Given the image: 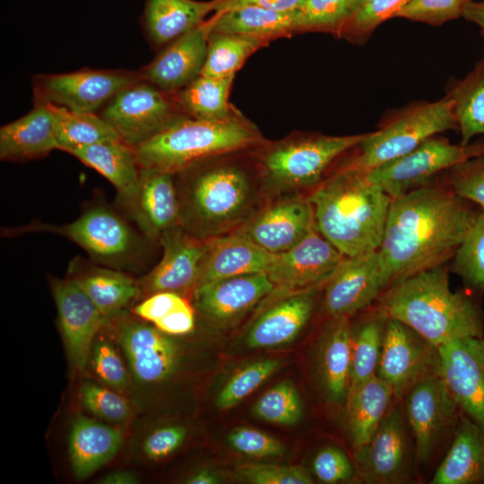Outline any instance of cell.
<instances>
[{
  "label": "cell",
  "mask_w": 484,
  "mask_h": 484,
  "mask_svg": "<svg viewBox=\"0 0 484 484\" xmlns=\"http://www.w3.org/2000/svg\"><path fill=\"white\" fill-rule=\"evenodd\" d=\"M387 320L381 311L365 321L352 336L349 393L376 375Z\"/></svg>",
  "instance_id": "cell-41"
},
{
  "label": "cell",
  "mask_w": 484,
  "mask_h": 484,
  "mask_svg": "<svg viewBox=\"0 0 484 484\" xmlns=\"http://www.w3.org/2000/svg\"><path fill=\"white\" fill-rule=\"evenodd\" d=\"M388 286L378 250L345 257L326 282L324 308L334 319L349 317Z\"/></svg>",
  "instance_id": "cell-17"
},
{
  "label": "cell",
  "mask_w": 484,
  "mask_h": 484,
  "mask_svg": "<svg viewBox=\"0 0 484 484\" xmlns=\"http://www.w3.org/2000/svg\"><path fill=\"white\" fill-rule=\"evenodd\" d=\"M356 460L367 482L398 483L405 480L408 448L399 410H388L369 441L356 450Z\"/></svg>",
  "instance_id": "cell-24"
},
{
  "label": "cell",
  "mask_w": 484,
  "mask_h": 484,
  "mask_svg": "<svg viewBox=\"0 0 484 484\" xmlns=\"http://www.w3.org/2000/svg\"><path fill=\"white\" fill-rule=\"evenodd\" d=\"M462 17L475 23L480 29V32L484 37V1L475 2L468 0Z\"/></svg>",
  "instance_id": "cell-57"
},
{
  "label": "cell",
  "mask_w": 484,
  "mask_h": 484,
  "mask_svg": "<svg viewBox=\"0 0 484 484\" xmlns=\"http://www.w3.org/2000/svg\"><path fill=\"white\" fill-rule=\"evenodd\" d=\"M69 154L107 178L116 188L119 203L136 189L142 167L134 148L121 139L96 143Z\"/></svg>",
  "instance_id": "cell-32"
},
{
  "label": "cell",
  "mask_w": 484,
  "mask_h": 484,
  "mask_svg": "<svg viewBox=\"0 0 484 484\" xmlns=\"http://www.w3.org/2000/svg\"><path fill=\"white\" fill-rule=\"evenodd\" d=\"M123 435L117 428L93 419L78 416L68 440L72 469L77 479H85L110 461L118 452Z\"/></svg>",
  "instance_id": "cell-31"
},
{
  "label": "cell",
  "mask_w": 484,
  "mask_h": 484,
  "mask_svg": "<svg viewBox=\"0 0 484 484\" xmlns=\"http://www.w3.org/2000/svg\"><path fill=\"white\" fill-rule=\"evenodd\" d=\"M69 272L108 319L117 315L140 292L137 281L111 267L96 266L76 258L70 264Z\"/></svg>",
  "instance_id": "cell-30"
},
{
  "label": "cell",
  "mask_w": 484,
  "mask_h": 484,
  "mask_svg": "<svg viewBox=\"0 0 484 484\" xmlns=\"http://www.w3.org/2000/svg\"><path fill=\"white\" fill-rule=\"evenodd\" d=\"M51 286L70 362L82 371L97 333L108 318L72 278L52 279Z\"/></svg>",
  "instance_id": "cell-20"
},
{
  "label": "cell",
  "mask_w": 484,
  "mask_h": 484,
  "mask_svg": "<svg viewBox=\"0 0 484 484\" xmlns=\"http://www.w3.org/2000/svg\"><path fill=\"white\" fill-rule=\"evenodd\" d=\"M207 22L210 32L249 36L269 42L298 34L297 10L285 12L246 5L214 13Z\"/></svg>",
  "instance_id": "cell-33"
},
{
  "label": "cell",
  "mask_w": 484,
  "mask_h": 484,
  "mask_svg": "<svg viewBox=\"0 0 484 484\" xmlns=\"http://www.w3.org/2000/svg\"><path fill=\"white\" fill-rule=\"evenodd\" d=\"M43 105L52 113L58 150L69 153L102 141L120 139L98 113H77L64 107Z\"/></svg>",
  "instance_id": "cell-38"
},
{
  "label": "cell",
  "mask_w": 484,
  "mask_h": 484,
  "mask_svg": "<svg viewBox=\"0 0 484 484\" xmlns=\"http://www.w3.org/2000/svg\"><path fill=\"white\" fill-rule=\"evenodd\" d=\"M186 429L182 426H167L152 431L144 440L143 450L147 458L159 461L175 452L185 441Z\"/></svg>",
  "instance_id": "cell-53"
},
{
  "label": "cell",
  "mask_w": 484,
  "mask_h": 484,
  "mask_svg": "<svg viewBox=\"0 0 484 484\" xmlns=\"http://www.w3.org/2000/svg\"><path fill=\"white\" fill-rule=\"evenodd\" d=\"M437 352V375L461 411L484 428V338L455 339Z\"/></svg>",
  "instance_id": "cell-13"
},
{
  "label": "cell",
  "mask_w": 484,
  "mask_h": 484,
  "mask_svg": "<svg viewBox=\"0 0 484 484\" xmlns=\"http://www.w3.org/2000/svg\"><path fill=\"white\" fill-rule=\"evenodd\" d=\"M236 474L254 484H312L313 479L307 470L294 465L271 463H246L238 466Z\"/></svg>",
  "instance_id": "cell-50"
},
{
  "label": "cell",
  "mask_w": 484,
  "mask_h": 484,
  "mask_svg": "<svg viewBox=\"0 0 484 484\" xmlns=\"http://www.w3.org/2000/svg\"><path fill=\"white\" fill-rule=\"evenodd\" d=\"M314 225L308 197L288 193L260 208L237 231L266 252L279 255L298 244Z\"/></svg>",
  "instance_id": "cell-16"
},
{
  "label": "cell",
  "mask_w": 484,
  "mask_h": 484,
  "mask_svg": "<svg viewBox=\"0 0 484 484\" xmlns=\"http://www.w3.org/2000/svg\"><path fill=\"white\" fill-rule=\"evenodd\" d=\"M409 0H363L341 34L353 44H364L384 22L393 18Z\"/></svg>",
  "instance_id": "cell-45"
},
{
  "label": "cell",
  "mask_w": 484,
  "mask_h": 484,
  "mask_svg": "<svg viewBox=\"0 0 484 484\" xmlns=\"http://www.w3.org/2000/svg\"><path fill=\"white\" fill-rule=\"evenodd\" d=\"M278 359H266L250 363L236 372L220 391L216 406L229 410L256 390L280 367Z\"/></svg>",
  "instance_id": "cell-44"
},
{
  "label": "cell",
  "mask_w": 484,
  "mask_h": 484,
  "mask_svg": "<svg viewBox=\"0 0 484 484\" xmlns=\"http://www.w3.org/2000/svg\"><path fill=\"white\" fill-rule=\"evenodd\" d=\"M366 135L302 134L264 146L257 157L262 183L276 193L315 188L334 161Z\"/></svg>",
  "instance_id": "cell-6"
},
{
  "label": "cell",
  "mask_w": 484,
  "mask_h": 484,
  "mask_svg": "<svg viewBox=\"0 0 484 484\" xmlns=\"http://www.w3.org/2000/svg\"><path fill=\"white\" fill-rule=\"evenodd\" d=\"M275 291L265 272L215 280L194 290L195 307L207 318L218 323H231Z\"/></svg>",
  "instance_id": "cell-22"
},
{
  "label": "cell",
  "mask_w": 484,
  "mask_h": 484,
  "mask_svg": "<svg viewBox=\"0 0 484 484\" xmlns=\"http://www.w3.org/2000/svg\"><path fill=\"white\" fill-rule=\"evenodd\" d=\"M228 442L237 452L254 457L280 456L286 452L280 440L248 427L232 429L228 436Z\"/></svg>",
  "instance_id": "cell-51"
},
{
  "label": "cell",
  "mask_w": 484,
  "mask_h": 484,
  "mask_svg": "<svg viewBox=\"0 0 484 484\" xmlns=\"http://www.w3.org/2000/svg\"><path fill=\"white\" fill-rule=\"evenodd\" d=\"M468 0H409L393 18L440 26L462 16Z\"/></svg>",
  "instance_id": "cell-49"
},
{
  "label": "cell",
  "mask_w": 484,
  "mask_h": 484,
  "mask_svg": "<svg viewBox=\"0 0 484 484\" xmlns=\"http://www.w3.org/2000/svg\"><path fill=\"white\" fill-rule=\"evenodd\" d=\"M174 174L142 168L136 189L120 204L146 238L160 242L181 227L180 205Z\"/></svg>",
  "instance_id": "cell-19"
},
{
  "label": "cell",
  "mask_w": 484,
  "mask_h": 484,
  "mask_svg": "<svg viewBox=\"0 0 484 484\" xmlns=\"http://www.w3.org/2000/svg\"><path fill=\"white\" fill-rule=\"evenodd\" d=\"M91 362L96 376L108 387L125 391L129 385V374L115 345L108 339L96 338L91 353Z\"/></svg>",
  "instance_id": "cell-48"
},
{
  "label": "cell",
  "mask_w": 484,
  "mask_h": 484,
  "mask_svg": "<svg viewBox=\"0 0 484 484\" xmlns=\"http://www.w3.org/2000/svg\"><path fill=\"white\" fill-rule=\"evenodd\" d=\"M391 385L376 374L348 393L347 423L355 450L365 445L388 411Z\"/></svg>",
  "instance_id": "cell-34"
},
{
  "label": "cell",
  "mask_w": 484,
  "mask_h": 484,
  "mask_svg": "<svg viewBox=\"0 0 484 484\" xmlns=\"http://www.w3.org/2000/svg\"><path fill=\"white\" fill-rule=\"evenodd\" d=\"M138 71L82 68L32 78L33 104H52L77 113H98L118 92L141 80Z\"/></svg>",
  "instance_id": "cell-11"
},
{
  "label": "cell",
  "mask_w": 484,
  "mask_h": 484,
  "mask_svg": "<svg viewBox=\"0 0 484 484\" xmlns=\"http://www.w3.org/2000/svg\"><path fill=\"white\" fill-rule=\"evenodd\" d=\"M98 114L134 148L187 117L176 93L142 79L118 92Z\"/></svg>",
  "instance_id": "cell-10"
},
{
  "label": "cell",
  "mask_w": 484,
  "mask_h": 484,
  "mask_svg": "<svg viewBox=\"0 0 484 484\" xmlns=\"http://www.w3.org/2000/svg\"><path fill=\"white\" fill-rule=\"evenodd\" d=\"M117 338L132 376L140 384L161 383L177 371L179 348L154 324L123 320L117 326Z\"/></svg>",
  "instance_id": "cell-18"
},
{
  "label": "cell",
  "mask_w": 484,
  "mask_h": 484,
  "mask_svg": "<svg viewBox=\"0 0 484 484\" xmlns=\"http://www.w3.org/2000/svg\"><path fill=\"white\" fill-rule=\"evenodd\" d=\"M228 155L174 174L178 177L181 227L195 238L208 239L233 233L259 210L255 174Z\"/></svg>",
  "instance_id": "cell-2"
},
{
  "label": "cell",
  "mask_w": 484,
  "mask_h": 484,
  "mask_svg": "<svg viewBox=\"0 0 484 484\" xmlns=\"http://www.w3.org/2000/svg\"><path fill=\"white\" fill-rule=\"evenodd\" d=\"M437 348L403 323L387 320L376 375L401 398L420 378L437 372Z\"/></svg>",
  "instance_id": "cell-14"
},
{
  "label": "cell",
  "mask_w": 484,
  "mask_h": 484,
  "mask_svg": "<svg viewBox=\"0 0 484 484\" xmlns=\"http://www.w3.org/2000/svg\"><path fill=\"white\" fill-rule=\"evenodd\" d=\"M158 329L169 335H183L193 331L194 314L186 300L169 314L153 324Z\"/></svg>",
  "instance_id": "cell-55"
},
{
  "label": "cell",
  "mask_w": 484,
  "mask_h": 484,
  "mask_svg": "<svg viewBox=\"0 0 484 484\" xmlns=\"http://www.w3.org/2000/svg\"><path fill=\"white\" fill-rule=\"evenodd\" d=\"M213 11L212 0H145L141 24L151 46L160 51L204 22Z\"/></svg>",
  "instance_id": "cell-27"
},
{
  "label": "cell",
  "mask_w": 484,
  "mask_h": 484,
  "mask_svg": "<svg viewBox=\"0 0 484 484\" xmlns=\"http://www.w3.org/2000/svg\"><path fill=\"white\" fill-rule=\"evenodd\" d=\"M258 419L269 423L290 426L301 417L299 393L290 380L281 381L259 398L253 407Z\"/></svg>",
  "instance_id": "cell-43"
},
{
  "label": "cell",
  "mask_w": 484,
  "mask_h": 484,
  "mask_svg": "<svg viewBox=\"0 0 484 484\" xmlns=\"http://www.w3.org/2000/svg\"><path fill=\"white\" fill-rule=\"evenodd\" d=\"M264 143L257 127L238 113L218 121L185 117L134 150L142 168L176 174L195 163Z\"/></svg>",
  "instance_id": "cell-5"
},
{
  "label": "cell",
  "mask_w": 484,
  "mask_h": 484,
  "mask_svg": "<svg viewBox=\"0 0 484 484\" xmlns=\"http://www.w3.org/2000/svg\"><path fill=\"white\" fill-rule=\"evenodd\" d=\"M453 272L472 290L484 291V211L454 255Z\"/></svg>",
  "instance_id": "cell-42"
},
{
  "label": "cell",
  "mask_w": 484,
  "mask_h": 484,
  "mask_svg": "<svg viewBox=\"0 0 484 484\" xmlns=\"http://www.w3.org/2000/svg\"><path fill=\"white\" fill-rule=\"evenodd\" d=\"M455 129L454 103L448 96L410 103L391 112L378 130L367 133L355 147L356 153L341 166L368 170L411 151L429 137Z\"/></svg>",
  "instance_id": "cell-7"
},
{
  "label": "cell",
  "mask_w": 484,
  "mask_h": 484,
  "mask_svg": "<svg viewBox=\"0 0 484 484\" xmlns=\"http://www.w3.org/2000/svg\"><path fill=\"white\" fill-rule=\"evenodd\" d=\"M448 188L457 196L484 211V153L447 169Z\"/></svg>",
  "instance_id": "cell-47"
},
{
  "label": "cell",
  "mask_w": 484,
  "mask_h": 484,
  "mask_svg": "<svg viewBox=\"0 0 484 484\" xmlns=\"http://www.w3.org/2000/svg\"><path fill=\"white\" fill-rule=\"evenodd\" d=\"M468 202L431 185L392 199L378 249L389 285L454 256L480 213Z\"/></svg>",
  "instance_id": "cell-1"
},
{
  "label": "cell",
  "mask_w": 484,
  "mask_h": 484,
  "mask_svg": "<svg viewBox=\"0 0 484 484\" xmlns=\"http://www.w3.org/2000/svg\"><path fill=\"white\" fill-rule=\"evenodd\" d=\"M214 13H220L226 10L246 6L255 5L276 11H295L303 0H212Z\"/></svg>",
  "instance_id": "cell-56"
},
{
  "label": "cell",
  "mask_w": 484,
  "mask_h": 484,
  "mask_svg": "<svg viewBox=\"0 0 484 484\" xmlns=\"http://www.w3.org/2000/svg\"><path fill=\"white\" fill-rule=\"evenodd\" d=\"M404 411L421 462L429 460L444 436L455 430L461 416L458 404L437 372L426 375L408 390Z\"/></svg>",
  "instance_id": "cell-12"
},
{
  "label": "cell",
  "mask_w": 484,
  "mask_h": 484,
  "mask_svg": "<svg viewBox=\"0 0 484 484\" xmlns=\"http://www.w3.org/2000/svg\"><path fill=\"white\" fill-rule=\"evenodd\" d=\"M58 150L52 113L36 104L25 116L0 128V158L22 162L46 157Z\"/></svg>",
  "instance_id": "cell-28"
},
{
  "label": "cell",
  "mask_w": 484,
  "mask_h": 484,
  "mask_svg": "<svg viewBox=\"0 0 484 484\" xmlns=\"http://www.w3.org/2000/svg\"><path fill=\"white\" fill-rule=\"evenodd\" d=\"M219 482L217 474L207 469L196 471L186 480L187 484H217Z\"/></svg>",
  "instance_id": "cell-59"
},
{
  "label": "cell",
  "mask_w": 484,
  "mask_h": 484,
  "mask_svg": "<svg viewBox=\"0 0 484 484\" xmlns=\"http://www.w3.org/2000/svg\"><path fill=\"white\" fill-rule=\"evenodd\" d=\"M381 311L436 348L455 339L484 335L480 308L465 293L451 290L443 264L391 285L381 298Z\"/></svg>",
  "instance_id": "cell-4"
},
{
  "label": "cell",
  "mask_w": 484,
  "mask_h": 484,
  "mask_svg": "<svg viewBox=\"0 0 484 484\" xmlns=\"http://www.w3.org/2000/svg\"><path fill=\"white\" fill-rule=\"evenodd\" d=\"M79 397L87 411L107 421L121 424L130 417L128 401L110 387L87 381L81 386Z\"/></svg>",
  "instance_id": "cell-46"
},
{
  "label": "cell",
  "mask_w": 484,
  "mask_h": 484,
  "mask_svg": "<svg viewBox=\"0 0 484 484\" xmlns=\"http://www.w3.org/2000/svg\"><path fill=\"white\" fill-rule=\"evenodd\" d=\"M308 199L317 229L345 257L379 249L392 198L363 170L341 166Z\"/></svg>",
  "instance_id": "cell-3"
},
{
  "label": "cell",
  "mask_w": 484,
  "mask_h": 484,
  "mask_svg": "<svg viewBox=\"0 0 484 484\" xmlns=\"http://www.w3.org/2000/svg\"><path fill=\"white\" fill-rule=\"evenodd\" d=\"M269 43L258 38L209 30L202 75L215 78L233 76L253 53Z\"/></svg>",
  "instance_id": "cell-39"
},
{
  "label": "cell",
  "mask_w": 484,
  "mask_h": 484,
  "mask_svg": "<svg viewBox=\"0 0 484 484\" xmlns=\"http://www.w3.org/2000/svg\"><path fill=\"white\" fill-rule=\"evenodd\" d=\"M185 301L186 299L180 294L158 292L150 295L135 306L134 313L143 321L155 324Z\"/></svg>",
  "instance_id": "cell-54"
},
{
  "label": "cell",
  "mask_w": 484,
  "mask_h": 484,
  "mask_svg": "<svg viewBox=\"0 0 484 484\" xmlns=\"http://www.w3.org/2000/svg\"><path fill=\"white\" fill-rule=\"evenodd\" d=\"M313 470L319 480L324 483H338L352 478L354 468L343 451L327 446L315 455Z\"/></svg>",
  "instance_id": "cell-52"
},
{
  "label": "cell",
  "mask_w": 484,
  "mask_h": 484,
  "mask_svg": "<svg viewBox=\"0 0 484 484\" xmlns=\"http://www.w3.org/2000/svg\"><path fill=\"white\" fill-rule=\"evenodd\" d=\"M19 230L65 237L84 249L93 261L112 268L132 264L141 251L137 234L127 221L106 205L88 208L70 223L57 226L31 222Z\"/></svg>",
  "instance_id": "cell-8"
},
{
  "label": "cell",
  "mask_w": 484,
  "mask_h": 484,
  "mask_svg": "<svg viewBox=\"0 0 484 484\" xmlns=\"http://www.w3.org/2000/svg\"><path fill=\"white\" fill-rule=\"evenodd\" d=\"M163 248L160 263L138 283L149 296L158 292L182 294L197 287L206 253V239L195 238L178 227L159 242Z\"/></svg>",
  "instance_id": "cell-21"
},
{
  "label": "cell",
  "mask_w": 484,
  "mask_h": 484,
  "mask_svg": "<svg viewBox=\"0 0 484 484\" xmlns=\"http://www.w3.org/2000/svg\"><path fill=\"white\" fill-rule=\"evenodd\" d=\"M445 95L454 103L462 144H468L484 134V54L462 78H453L446 85Z\"/></svg>",
  "instance_id": "cell-36"
},
{
  "label": "cell",
  "mask_w": 484,
  "mask_h": 484,
  "mask_svg": "<svg viewBox=\"0 0 484 484\" xmlns=\"http://www.w3.org/2000/svg\"><path fill=\"white\" fill-rule=\"evenodd\" d=\"M138 478L130 471H112L99 480L98 483L101 484H136Z\"/></svg>",
  "instance_id": "cell-58"
},
{
  "label": "cell",
  "mask_w": 484,
  "mask_h": 484,
  "mask_svg": "<svg viewBox=\"0 0 484 484\" xmlns=\"http://www.w3.org/2000/svg\"><path fill=\"white\" fill-rule=\"evenodd\" d=\"M344 258L315 224L298 244L274 255L266 273L275 290L283 293L306 290L326 284Z\"/></svg>",
  "instance_id": "cell-15"
},
{
  "label": "cell",
  "mask_w": 484,
  "mask_h": 484,
  "mask_svg": "<svg viewBox=\"0 0 484 484\" xmlns=\"http://www.w3.org/2000/svg\"><path fill=\"white\" fill-rule=\"evenodd\" d=\"M206 242L197 286L231 276L266 272L274 257L238 231L208 238Z\"/></svg>",
  "instance_id": "cell-26"
},
{
  "label": "cell",
  "mask_w": 484,
  "mask_h": 484,
  "mask_svg": "<svg viewBox=\"0 0 484 484\" xmlns=\"http://www.w3.org/2000/svg\"><path fill=\"white\" fill-rule=\"evenodd\" d=\"M363 0H303L297 9V30L329 33L337 38Z\"/></svg>",
  "instance_id": "cell-40"
},
{
  "label": "cell",
  "mask_w": 484,
  "mask_h": 484,
  "mask_svg": "<svg viewBox=\"0 0 484 484\" xmlns=\"http://www.w3.org/2000/svg\"><path fill=\"white\" fill-rule=\"evenodd\" d=\"M484 483V428L463 413L431 484Z\"/></svg>",
  "instance_id": "cell-29"
},
{
  "label": "cell",
  "mask_w": 484,
  "mask_h": 484,
  "mask_svg": "<svg viewBox=\"0 0 484 484\" xmlns=\"http://www.w3.org/2000/svg\"><path fill=\"white\" fill-rule=\"evenodd\" d=\"M209 30L206 20L161 48L151 63L139 70L142 80L171 93L188 85L202 74Z\"/></svg>",
  "instance_id": "cell-23"
},
{
  "label": "cell",
  "mask_w": 484,
  "mask_h": 484,
  "mask_svg": "<svg viewBox=\"0 0 484 484\" xmlns=\"http://www.w3.org/2000/svg\"><path fill=\"white\" fill-rule=\"evenodd\" d=\"M483 153L484 138L468 144H454L434 135L411 151L363 171L370 183L393 199L429 185L436 174Z\"/></svg>",
  "instance_id": "cell-9"
},
{
  "label": "cell",
  "mask_w": 484,
  "mask_h": 484,
  "mask_svg": "<svg viewBox=\"0 0 484 484\" xmlns=\"http://www.w3.org/2000/svg\"><path fill=\"white\" fill-rule=\"evenodd\" d=\"M315 292V288L286 292L255 320L246 337L247 346L270 348L293 341L310 318Z\"/></svg>",
  "instance_id": "cell-25"
},
{
  "label": "cell",
  "mask_w": 484,
  "mask_h": 484,
  "mask_svg": "<svg viewBox=\"0 0 484 484\" xmlns=\"http://www.w3.org/2000/svg\"><path fill=\"white\" fill-rule=\"evenodd\" d=\"M235 75L215 78L199 75L188 85L176 92L185 114L194 119L218 121L238 113L229 101Z\"/></svg>",
  "instance_id": "cell-37"
},
{
  "label": "cell",
  "mask_w": 484,
  "mask_h": 484,
  "mask_svg": "<svg viewBox=\"0 0 484 484\" xmlns=\"http://www.w3.org/2000/svg\"><path fill=\"white\" fill-rule=\"evenodd\" d=\"M348 318L336 319L321 349L323 383L328 399L336 403L346 402L350 386L352 334Z\"/></svg>",
  "instance_id": "cell-35"
}]
</instances>
